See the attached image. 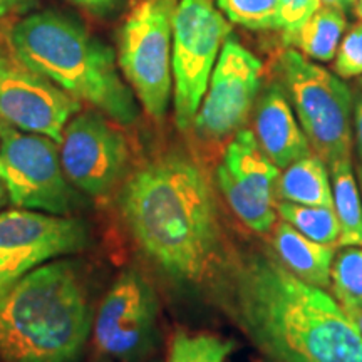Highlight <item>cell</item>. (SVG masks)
Listing matches in <instances>:
<instances>
[{
	"instance_id": "cell-1",
	"label": "cell",
	"mask_w": 362,
	"mask_h": 362,
	"mask_svg": "<svg viewBox=\"0 0 362 362\" xmlns=\"http://www.w3.org/2000/svg\"><path fill=\"white\" fill-rule=\"evenodd\" d=\"M117 208L136 247L165 277L200 285L223 272L225 233L215 188L188 153H158L129 171Z\"/></svg>"
},
{
	"instance_id": "cell-2",
	"label": "cell",
	"mask_w": 362,
	"mask_h": 362,
	"mask_svg": "<svg viewBox=\"0 0 362 362\" xmlns=\"http://www.w3.org/2000/svg\"><path fill=\"white\" fill-rule=\"evenodd\" d=\"M233 312L277 362H362V337L337 298L293 275L275 253L250 252L230 267Z\"/></svg>"
},
{
	"instance_id": "cell-3",
	"label": "cell",
	"mask_w": 362,
	"mask_h": 362,
	"mask_svg": "<svg viewBox=\"0 0 362 362\" xmlns=\"http://www.w3.org/2000/svg\"><path fill=\"white\" fill-rule=\"evenodd\" d=\"M93 322L79 264L56 259L35 267L0 297V361L74 362Z\"/></svg>"
},
{
	"instance_id": "cell-4",
	"label": "cell",
	"mask_w": 362,
	"mask_h": 362,
	"mask_svg": "<svg viewBox=\"0 0 362 362\" xmlns=\"http://www.w3.org/2000/svg\"><path fill=\"white\" fill-rule=\"evenodd\" d=\"M8 42L22 66L90 104L116 124L138 121V99L117 69L112 49L74 17L57 11L30 13L12 27Z\"/></svg>"
},
{
	"instance_id": "cell-5",
	"label": "cell",
	"mask_w": 362,
	"mask_h": 362,
	"mask_svg": "<svg viewBox=\"0 0 362 362\" xmlns=\"http://www.w3.org/2000/svg\"><path fill=\"white\" fill-rule=\"evenodd\" d=\"M280 76L315 155L327 166L351 158L354 98L347 84L296 49H287L280 57Z\"/></svg>"
},
{
	"instance_id": "cell-6",
	"label": "cell",
	"mask_w": 362,
	"mask_h": 362,
	"mask_svg": "<svg viewBox=\"0 0 362 362\" xmlns=\"http://www.w3.org/2000/svg\"><path fill=\"white\" fill-rule=\"evenodd\" d=\"M175 0H141L131 8L119 33L117 66L141 107L165 119L173 94Z\"/></svg>"
},
{
	"instance_id": "cell-7",
	"label": "cell",
	"mask_w": 362,
	"mask_h": 362,
	"mask_svg": "<svg viewBox=\"0 0 362 362\" xmlns=\"http://www.w3.org/2000/svg\"><path fill=\"white\" fill-rule=\"evenodd\" d=\"M0 183L8 203L25 210L72 216L86 202L67 180L59 143L6 123H0Z\"/></svg>"
},
{
	"instance_id": "cell-8",
	"label": "cell",
	"mask_w": 362,
	"mask_h": 362,
	"mask_svg": "<svg viewBox=\"0 0 362 362\" xmlns=\"http://www.w3.org/2000/svg\"><path fill=\"white\" fill-rule=\"evenodd\" d=\"M232 27L211 0H180L173 13V106L175 123L192 129L208 81Z\"/></svg>"
},
{
	"instance_id": "cell-9",
	"label": "cell",
	"mask_w": 362,
	"mask_h": 362,
	"mask_svg": "<svg viewBox=\"0 0 362 362\" xmlns=\"http://www.w3.org/2000/svg\"><path fill=\"white\" fill-rule=\"evenodd\" d=\"M111 121L98 110L78 112L59 144L67 180L86 197H106L129 173L128 139Z\"/></svg>"
},
{
	"instance_id": "cell-10",
	"label": "cell",
	"mask_w": 362,
	"mask_h": 362,
	"mask_svg": "<svg viewBox=\"0 0 362 362\" xmlns=\"http://www.w3.org/2000/svg\"><path fill=\"white\" fill-rule=\"evenodd\" d=\"M262 69L260 59L245 45L225 40L192 124L202 141H223L243 128L259 98Z\"/></svg>"
},
{
	"instance_id": "cell-11",
	"label": "cell",
	"mask_w": 362,
	"mask_h": 362,
	"mask_svg": "<svg viewBox=\"0 0 362 362\" xmlns=\"http://www.w3.org/2000/svg\"><path fill=\"white\" fill-rule=\"evenodd\" d=\"M279 175L280 168L252 129L242 128L232 136L216 168V185L233 215L252 232L265 235L277 223Z\"/></svg>"
},
{
	"instance_id": "cell-12",
	"label": "cell",
	"mask_w": 362,
	"mask_h": 362,
	"mask_svg": "<svg viewBox=\"0 0 362 362\" xmlns=\"http://www.w3.org/2000/svg\"><path fill=\"white\" fill-rule=\"evenodd\" d=\"M156 319L158 300L153 287L138 270H124L94 315L96 349L119 362L141 359L155 342Z\"/></svg>"
},
{
	"instance_id": "cell-13",
	"label": "cell",
	"mask_w": 362,
	"mask_h": 362,
	"mask_svg": "<svg viewBox=\"0 0 362 362\" xmlns=\"http://www.w3.org/2000/svg\"><path fill=\"white\" fill-rule=\"evenodd\" d=\"M89 245V226L74 216L25 208L0 214V262L13 282L35 267L79 253Z\"/></svg>"
},
{
	"instance_id": "cell-14",
	"label": "cell",
	"mask_w": 362,
	"mask_h": 362,
	"mask_svg": "<svg viewBox=\"0 0 362 362\" xmlns=\"http://www.w3.org/2000/svg\"><path fill=\"white\" fill-rule=\"evenodd\" d=\"M81 110L79 99L19 61L8 62L0 74V123L61 144L67 123Z\"/></svg>"
},
{
	"instance_id": "cell-15",
	"label": "cell",
	"mask_w": 362,
	"mask_h": 362,
	"mask_svg": "<svg viewBox=\"0 0 362 362\" xmlns=\"http://www.w3.org/2000/svg\"><path fill=\"white\" fill-rule=\"evenodd\" d=\"M253 133L265 155L280 170L312 153L282 86L272 83L255 101Z\"/></svg>"
},
{
	"instance_id": "cell-16",
	"label": "cell",
	"mask_w": 362,
	"mask_h": 362,
	"mask_svg": "<svg viewBox=\"0 0 362 362\" xmlns=\"http://www.w3.org/2000/svg\"><path fill=\"white\" fill-rule=\"evenodd\" d=\"M272 248L275 257L298 279L319 288L330 287V270L336 255L334 245L314 242L282 220L272 230Z\"/></svg>"
},
{
	"instance_id": "cell-17",
	"label": "cell",
	"mask_w": 362,
	"mask_h": 362,
	"mask_svg": "<svg viewBox=\"0 0 362 362\" xmlns=\"http://www.w3.org/2000/svg\"><path fill=\"white\" fill-rule=\"evenodd\" d=\"M277 200L297 205L334 208L329 166L315 153L285 166L275 187Z\"/></svg>"
},
{
	"instance_id": "cell-18",
	"label": "cell",
	"mask_w": 362,
	"mask_h": 362,
	"mask_svg": "<svg viewBox=\"0 0 362 362\" xmlns=\"http://www.w3.org/2000/svg\"><path fill=\"white\" fill-rule=\"evenodd\" d=\"M332 183L334 211L339 221V245L362 247V194L352 160H341L329 166Z\"/></svg>"
},
{
	"instance_id": "cell-19",
	"label": "cell",
	"mask_w": 362,
	"mask_h": 362,
	"mask_svg": "<svg viewBox=\"0 0 362 362\" xmlns=\"http://www.w3.org/2000/svg\"><path fill=\"white\" fill-rule=\"evenodd\" d=\"M346 29V12L320 6L302 27L293 47L309 61L329 62L336 57Z\"/></svg>"
},
{
	"instance_id": "cell-20",
	"label": "cell",
	"mask_w": 362,
	"mask_h": 362,
	"mask_svg": "<svg viewBox=\"0 0 362 362\" xmlns=\"http://www.w3.org/2000/svg\"><path fill=\"white\" fill-rule=\"evenodd\" d=\"M235 349L237 342L233 339L205 330H178L170 339L166 362H228Z\"/></svg>"
},
{
	"instance_id": "cell-21",
	"label": "cell",
	"mask_w": 362,
	"mask_h": 362,
	"mask_svg": "<svg viewBox=\"0 0 362 362\" xmlns=\"http://www.w3.org/2000/svg\"><path fill=\"white\" fill-rule=\"evenodd\" d=\"M277 215L297 232L314 242L336 245L339 243V221L334 208L297 205V203L277 200Z\"/></svg>"
},
{
	"instance_id": "cell-22",
	"label": "cell",
	"mask_w": 362,
	"mask_h": 362,
	"mask_svg": "<svg viewBox=\"0 0 362 362\" xmlns=\"http://www.w3.org/2000/svg\"><path fill=\"white\" fill-rule=\"evenodd\" d=\"M330 270V285L344 309L362 310V247H346Z\"/></svg>"
},
{
	"instance_id": "cell-23",
	"label": "cell",
	"mask_w": 362,
	"mask_h": 362,
	"mask_svg": "<svg viewBox=\"0 0 362 362\" xmlns=\"http://www.w3.org/2000/svg\"><path fill=\"white\" fill-rule=\"evenodd\" d=\"M232 24L250 30H277V0H215Z\"/></svg>"
},
{
	"instance_id": "cell-24",
	"label": "cell",
	"mask_w": 362,
	"mask_h": 362,
	"mask_svg": "<svg viewBox=\"0 0 362 362\" xmlns=\"http://www.w3.org/2000/svg\"><path fill=\"white\" fill-rule=\"evenodd\" d=\"M320 7L319 0H277L279 33L284 42L293 45L302 27L310 19L312 13Z\"/></svg>"
},
{
	"instance_id": "cell-25",
	"label": "cell",
	"mask_w": 362,
	"mask_h": 362,
	"mask_svg": "<svg viewBox=\"0 0 362 362\" xmlns=\"http://www.w3.org/2000/svg\"><path fill=\"white\" fill-rule=\"evenodd\" d=\"M334 71L341 79H352L362 76V21L356 22L344 34L336 52Z\"/></svg>"
},
{
	"instance_id": "cell-26",
	"label": "cell",
	"mask_w": 362,
	"mask_h": 362,
	"mask_svg": "<svg viewBox=\"0 0 362 362\" xmlns=\"http://www.w3.org/2000/svg\"><path fill=\"white\" fill-rule=\"evenodd\" d=\"M84 11H88L94 16H110L111 12H115L117 6L121 4V0H69Z\"/></svg>"
},
{
	"instance_id": "cell-27",
	"label": "cell",
	"mask_w": 362,
	"mask_h": 362,
	"mask_svg": "<svg viewBox=\"0 0 362 362\" xmlns=\"http://www.w3.org/2000/svg\"><path fill=\"white\" fill-rule=\"evenodd\" d=\"M37 0H0V19L16 12L29 11L35 6Z\"/></svg>"
},
{
	"instance_id": "cell-28",
	"label": "cell",
	"mask_w": 362,
	"mask_h": 362,
	"mask_svg": "<svg viewBox=\"0 0 362 362\" xmlns=\"http://www.w3.org/2000/svg\"><path fill=\"white\" fill-rule=\"evenodd\" d=\"M354 144L357 156L362 163V94L354 101Z\"/></svg>"
},
{
	"instance_id": "cell-29",
	"label": "cell",
	"mask_w": 362,
	"mask_h": 362,
	"mask_svg": "<svg viewBox=\"0 0 362 362\" xmlns=\"http://www.w3.org/2000/svg\"><path fill=\"white\" fill-rule=\"evenodd\" d=\"M319 2H320V6L334 7V8H339V11H342V12H347L349 8L356 7L357 0H319Z\"/></svg>"
},
{
	"instance_id": "cell-30",
	"label": "cell",
	"mask_w": 362,
	"mask_h": 362,
	"mask_svg": "<svg viewBox=\"0 0 362 362\" xmlns=\"http://www.w3.org/2000/svg\"><path fill=\"white\" fill-rule=\"evenodd\" d=\"M12 284H13L12 277L7 274L6 267H4L2 262H0V297H2L4 293H6L8 288L12 287Z\"/></svg>"
},
{
	"instance_id": "cell-31",
	"label": "cell",
	"mask_w": 362,
	"mask_h": 362,
	"mask_svg": "<svg viewBox=\"0 0 362 362\" xmlns=\"http://www.w3.org/2000/svg\"><path fill=\"white\" fill-rule=\"evenodd\" d=\"M344 310H346L347 315L351 317L352 322H354L356 329L359 330V334L362 337V310L361 309H344Z\"/></svg>"
},
{
	"instance_id": "cell-32",
	"label": "cell",
	"mask_w": 362,
	"mask_h": 362,
	"mask_svg": "<svg viewBox=\"0 0 362 362\" xmlns=\"http://www.w3.org/2000/svg\"><path fill=\"white\" fill-rule=\"evenodd\" d=\"M11 61H12V59H11V57H8L6 52H4L2 45H0V74H2V72H4V69H6V67H7V64H8V62H11Z\"/></svg>"
},
{
	"instance_id": "cell-33",
	"label": "cell",
	"mask_w": 362,
	"mask_h": 362,
	"mask_svg": "<svg viewBox=\"0 0 362 362\" xmlns=\"http://www.w3.org/2000/svg\"><path fill=\"white\" fill-rule=\"evenodd\" d=\"M8 203V198H7V193H6V189H4V187H2V183H0V208L2 206H6Z\"/></svg>"
},
{
	"instance_id": "cell-34",
	"label": "cell",
	"mask_w": 362,
	"mask_h": 362,
	"mask_svg": "<svg viewBox=\"0 0 362 362\" xmlns=\"http://www.w3.org/2000/svg\"><path fill=\"white\" fill-rule=\"evenodd\" d=\"M356 175H357V181H359V188H361V194H362V163L359 166H357Z\"/></svg>"
},
{
	"instance_id": "cell-35",
	"label": "cell",
	"mask_w": 362,
	"mask_h": 362,
	"mask_svg": "<svg viewBox=\"0 0 362 362\" xmlns=\"http://www.w3.org/2000/svg\"><path fill=\"white\" fill-rule=\"evenodd\" d=\"M354 11H356V13H357V17H359V19L362 21V0H357Z\"/></svg>"
},
{
	"instance_id": "cell-36",
	"label": "cell",
	"mask_w": 362,
	"mask_h": 362,
	"mask_svg": "<svg viewBox=\"0 0 362 362\" xmlns=\"http://www.w3.org/2000/svg\"><path fill=\"white\" fill-rule=\"evenodd\" d=\"M359 86H361V88H362V76H361V78H359Z\"/></svg>"
}]
</instances>
